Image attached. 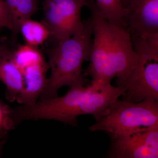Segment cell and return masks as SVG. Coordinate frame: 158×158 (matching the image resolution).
I'll return each instance as SVG.
<instances>
[{
  "label": "cell",
  "mask_w": 158,
  "mask_h": 158,
  "mask_svg": "<svg viewBox=\"0 0 158 158\" xmlns=\"http://www.w3.org/2000/svg\"><path fill=\"white\" fill-rule=\"evenodd\" d=\"M124 89L109 85L95 88L86 85L81 103V115H90L98 120L105 114L113 102L122 96Z\"/></svg>",
  "instance_id": "ba28073f"
},
{
  "label": "cell",
  "mask_w": 158,
  "mask_h": 158,
  "mask_svg": "<svg viewBox=\"0 0 158 158\" xmlns=\"http://www.w3.org/2000/svg\"><path fill=\"white\" fill-rule=\"evenodd\" d=\"M26 44L32 46L40 45L50 37V32L43 22L31 20H26L20 28Z\"/></svg>",
  "instance_id": "4fadbf2b"
},
{
  "label": "cell",
  "mask_w": 158,
  "mask_h": 158,
  "mask_svg": "<svg viewBox=\"0 0 158 158\" xmlns=\"http://www.w3.org/2000/svg\"><path fill=\"white\" fill-rule=\"evenodd\" d=\"M94 1L102 15L110 22L127 27L124 20L126 9L121 0Z\"/></svg>",
  "instance_id": "5bb4252c"
},
{
  "label": "cell",
  "mask_w": 158,
  "mask_h": 158,
  "mask_svg": "<svg viewBox=\"0 0 158 158\" xmlns=\"http://www.w3.org/2000/svg\"><path fill=\"white\" fill-rule=\"evenodd\" d=\"M125 8V23L131 34L158 36V0H128Z\"/></svg>",
  "instance_id": "52a82bcc"
},
{
  "label": "cell",
  "mask_w": 158,
  "mask_h": 158,
  "mask_svg": "<svg viewBox=\"0 0 158 158\" xmlns=\"http://www.w3.org/2000/svg\"><path fill=\"white\" fill-rule=\"evenodd\" d=\"M37 0H6L13 26L11 31L15 38L20 31L21 26L30 19L37 10Z\"/></svg>",
  "instance_id": "7c38bea8"
},
{
  "label": "cell",
  "mask_w": 158,
  "mask_h": 158,
  "mask_svg": "<svg viewBox=\"0 0 158 158\" xmlns=\"http://www.w3.org/2000/svg\"><path fill=\"white\" fill-rule=\"evenodd\" d=\"M5 142L4 141H0V156H1V153H2V149L4 144H5Z\"/></svg>",
  "instance_id": "ac0fdd59"
},
{
  "label": "cell",
  "mask_w": 158,
  "mask_h": 158,
  "mask_svg": "<svg viewBox=\"0 0 158 158\" xmlns=\"http://www.w3.org/2000/svg\"><path fill=\"white\" fill-rule=\"evenodd\" d=\"M0 81L6 85L7 99L17 100L24 88L23 74L13 60L12 52L6 48L0 57Z\"/></svg>",
  "instance_id": "8fae6325"
},
{
  "label": "cell",
  "mask_w": 158,
  "mask_h": 158,
  "mask_svg": "<svg viewBox=\"0 0 158 158\" xmlns=\"http://www.w3.org/2000/svg\"><path fill=\"white\" fill-rule=\"evenodd\" d=\"M87 0H44L42 22L50 36L58 43L80 33L85 26L81 19V10Z\"/></svg>",
  "instance_id": "8992f818"
},
{
  "label": "cell",
  "mask_w": 158,
  "mask_h": 158,
  "mask_svg": "<svg viewBox=\"0 0 158 158\" xmlns=\"http://www.w3.org/2000/svg\"><path fill=\"white\" fill-rule=\"evenodd\" d=\"M86 6L91 13L94 40L90 63L83 75L90 77V85L97 88L111 84L116 78L117 86L124 89L138 59L131 32L127 27L113 24L106 19L94 0H87Z\"/></svg>",
  "instance_id": "6da1fadb"
},
{
  "label": "cell",
  "mask_w": 158,
  "mask_h": 158,
  "mask_svg": "<svg viewBox=\"0 0 158 158\" xmlns=\"http://www.w3.org/2000/svg\"><path fill=\"white\" fill-rule=\"evenodd\" d=\"M106 157L110 158H157L158 152L147 147L137 133L110 135Z\"/></svg>",
  "instance_id": "9c48e42d"
},
{
  "label": "cell",
  "mask_w": 158,
  "mask_h": 158,
  "mask_svg": "<svg viewBox=\"0 0 158 158\" xmlns=\"http://www.w3.org/2000/svg\"><path fill=\"white\" fill-rule=\"evenodd\" d=\"M131 35L138 59L125 86L123 100L158 101V37L145 39Z\"/></svg>",
  "instance_id": "277c9868"
},
{
  "label": "cell",
  "mask_w": 158,
  "mask_h": 158,
  "mask_svg": "<svg viewBox=\"0 0 158 158\" xmlns=\"http://www.w3.org/2000/svg\"><path fill=\"white\" fill-rule=\"evenodd\" d=\"M48 69V64L44 60L24 69V88L16 100L19 103L30 106L37 101L45 88Z\"/></svg>",
  "instance_id": "30bf717a"
},
{
  "label": "cell",
  "mask_w": 158,
  "mask_h": 158,
  "mask_svg": "<svg viewBox=\"0 0 158 158\" xmlns=\"http://www.w3.org/2000/svg\"><path fill=\"white\" fill-rule=\"evenodd\" d=\"M86 86L68 88L62 97L37 101L30 106L11 109V117L16 125L26 120L51 119L72 126L77 124L81 116V103Z\"/></svg>",
  "instance_id": "5b68a950"
},
{
  "label": "cell",
  "mask_w": 158,
  "mask_h": 158,
  "mask_svg": "<svg viewBox=\"0 0 158 158\" xmlns=\"http://www.w3.org/2000/svg\"><path fill=\"white\" fill-rule=\"evenodd\" d=\"M0 27H4L13 30L11 15L6 1L0 0Z\"/></svg>",
  "instance_id": "e0dca14e"
},
{
  "label": "cell",
  "mask_w": 158,
  "mask_h": 158,
  "mask_svg": "<svg viewBox=\"0 0 158 158\" xmlns=\"http://www.w3.org/2000/svg\"><path fill=\"white\" fill-rule=\"evenodd\" d=\"M11 114V109L0 101V141L6 142L8 131L15 126Z\"/></svg>",
  "instance_id": "2e32d148"
},
{
  "label": "cell",
  "mask_w": 158,
  "mask_h": 158,
  "mask_svg": "<svg viewBox=\"0 0 158 158\" xmlns=\"http://www.w3.org/2000/svg\"><path fill=\"white\" fill-rule=\"evenodd\" d=\"M4 48H5V47L2 46L0 44V57H1L3 51H4Z\"/></svg>",
  "instance_id": "d6986e66"
},
{
  "label": "cell",
  "mask_w": 158,
  "mask_h": 158,
  "mask_svg": "<svg viewBox=\"0 0 158 158\" xmlns=\"http://www.w3.org/2000/svg\"><path fill=\"white\" fill-rule=\"evenodd\" d=\"M15 62L23 71L26 67L44 60L42 54L35 47L26 44L19 47L12 52Z\"/></svg>",
  "instance_id": "9a60e30c"
},
{
  "label": "cell",
  "mask_w": 158,
  "mask_h": 158,
  "mask_svg": "<svg viewBox=\"0 0 158 158\" xmlns=\"http://www.w3.org/2000/svg\"><path fill=\"white\" fill-rule=\"evenodd\" d=\"M84 23L80 33L60 41L56 47L47 51L51 74L40 100L58 96V90L63 86L70 88L89 83L83 75L82 65L84 61H89L93 32L90 18Z\"/></svg>",
  "instance_id": "7a4b0ae2"
},
{
  "label": "cell",
  "mask_w": 158,
  "mask_h": 158,
  "mask_svg": "<svg viewBox=\"0 0 158 158\" xmlns=\"http://www.w3.org/2000/svg\"><path fill=\"white\" fill-rule=\"evenodd\" d=\"M122 3L123 5L124 6V7L126 5L127 3L128 0H121Z\"/></svg>",
  "instance_id": "ffe728a7"
},
{
  "label": "cell",
  "mask_w": 158,
  "mask_h": 158,
  "mask_svg": "<svg viewBox=\"0 0 158 158\" xmlns=\"http://www.w3.org/2000/svg\"><path fill=\"white\" fill-rule=\"evenodd\" d=\"M158 124V101L131 102L117 99L88 129L110 135H129Z\"/></svg>",
  "instance_id": "3957f363"
}]
</instances>
